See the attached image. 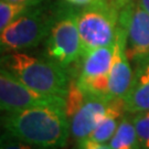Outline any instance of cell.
<instances>
[{"label":"cell","mask_w":149,"mask_h":149,"mask_svg":"<svg viewBox=\"0 0 149 149\" xmlns=\"http://www.w3.org/2000/svg\"><path fill=\"white\" fill-rule=\"evenodd\" d=\"M1 126L17 138L42 149L62 148L71 135V123L65 109L58 106L5 112Z\"/></svg>","instance_id":"obj_1"},{"label":"cell","mask_w":149,"mask_h":149,"mask_svg":"<svg viewBox=\"0 0 149 149\" xmlns=\"http://www.w3.org/2000/svg\"><path fill=\"white\" fill-rule=\"evenodd\" d=\"M111 149H141L133 116L124 115L118 128L109 140Z\"/></svg>","instance_id":"obj_13"},{"label":"cell","mask_w":149,"mask_h":149,"mask_svg":"<svg viewBox=\"0 0 149 149\" xmlns=\"http://www.w3.org/2000/svg\"><path fill=\"white\" fill-rule=\"evenodd\" d=\"M62 1L73 6V7H76V8H83V7L92 5L96 0H62Z\"/></svg>","instance_id":"obj_18"},{"label":"cell","mask_w":149,"mask_h":149,"mask_svg":"<svg viewBox=\"0 0 149 149\" xmlns=\"http://www.w3.org/2000/svg\"><path fill=\"white\" fill-rule=\"evenodd\" d=\"M111 1H112V3L117 8L118 10H122L124 7H126L128 3H130L134 0H111Z\"/></svg>","instance_id":"obj_20"},{"label":"cell","mask_w":149,"mask_h":149,"mask_svg":"<svg viewBox=\"0 0 149 149\" xmlns=\"http://www.w3.org/2000/svg\"><path fill=\"white\" fill-rule=\"evenodd\" d=\"M126 112L125 102L123 98H112L108 105L106 115L91 133L88 137L84 138L94 144H106L111 140L118 128V125ZM80 141V140H79Z\"/></svg>","instance_id":"obj_11"},{"label":"cell","mask_w":149,"mask_h":149,"mask_svg":"<svg viewBox=\"0 0 149 149\" xmlns=\"http://www.w3.org/2000/svg\"><path fill=\"white\" fill-rule=\"evenodd\" d=\"M138 1L139 3L141 5V7L149 13V0H138Z\"/></svg>","instance_id":"obj_21"},{"label":"cell","mask_w":149,"mask_h":149,"mask_svg":"<svg viewBox=\"0 0 149 149\" xmlns=\"http://www.w3.org/2000/svg\"><path fill=\"white\" fill-rule=\"evenodd\" d=\"M112 98L86 93L85 100L71 118V136L76 140L88 137L106 115Z\"/></svg>","instance_id":"obj_8"},{"label":"cell","mask_w":149,"mask_h":149,"mask_svg":"<svg viewBox=\"0 0 149 149\" xmlns=\"http://www.w3.org/2000/svg\"><path fill=\"white\" fill-rule=\"evenodd\" d=\"M54 22L45 39V56L64 69L82 59V43L77 26L79 8L62 0L53 6Z\"/></svg>","instance_id":"obj_3"},{"label":"cell","mask_w":149,"mask_h":149,"mask_svg":"<svg viewBox=\"0 0 149 149\" xmlns=\"http://www.w3.org/2000/svg\"><path fill=\"white\" fill-rule=\"evenodd\" d=\"M6 1H10V2H19V3H24L29 7H36V6L41 5L42 2L47 0H6Z\"/></svg>","instance_id":"obj_19"},{"label":"cell","mask_w":149,"mask_h":149,"mask_svg":"<svg viewBox=\"0 0 149 149\" xmlns=\"http://www.w3.org/2000/svg\"><path fill=\"white\" fill-rule=\"evenodd\" d=\"M133 64V81L124 98L129 114L149 111V54L134 60Z\"/></svg>","instance_id":"obj_10"},{"label":"cell","mask_w":149,"mask_h":149,"mask_svg":"<svg viewBox=\"0 0 149 149\" xmlns=\"http://www.w3.org/2000/svg\"><path fill=\"white\" fill-rule=\"evenodd\" d=\"M118 26L126 34V54L129 61L149 54V13L134 0L119 11Z\"/></svg>","instance_id":"obj_7"},{"label":"cell","mask_w":149,"mask_h":149,"mask_svg":"<svg viewBox=\"0 0 149 149\" xmlns=\"http://www.w3.org/2000/svg\"><path fill=\"white\" fill-rule=\"evenodd\" d=\"M76 149H111V146L105 144H94V143L87 141L85 139H82L80 141H77Z\"/></svg>","instance_id":"obj_17"},{"label":"cell","mask_w":149,"mask_h":149,"mask_svg":"<svg viewBox=\"0 0 149 149\" xmlns=\"http://www.w3.org/2000/svg\"><path fill=\"white\" fill-rule=\"evenodd\" d=\"M1 66L39 93L63 98L68 94L71 83L68 71L48 58H37L18 51L9 52L2 55Z\"/></svg>","instance_id":"obj_2"},{"label":"cell","mask_w":149,"mask_h":149,"mask_svg":"<svg viewBox=\"0 0 149 149\" xmlns=\"http://www.w3.org/2000/svg\"><path fill=\"white\" fill-rule=\"evenodd\" d=\"M115 53V43L92 50L82 56V70L77 80L109 74Z\"/></svg>","instance_id":"obj_12"},{"label":"cell","mask_w":149,"mask_h":149,"mask_svg":"<svg viewBox=\"0 0 149 149\" xmlns=\"http://www.w3.org/2000/svg\"><path fill=\"white\" fill-rule=\"evenodd\" d=\"M0 106L2 112H15L36 106H58L65 109V98L33 91L9 70L1 66Z\"/></svg>","instance_id":"obj_6"},{"label":"cell","mask_w":149,"mask_h":149,"mask_svg":"<svg viewBox=\"0 0 149 149\" xmlns=\"http://www.w3.org/2000/svg\"><path fill=\"white\" fill-rule=\"evenodd\" d=\"M31 7L19 3V2H10L1 0L0 2V30H3L8 27L12 21H15L17 18L23 15Z\"/></svg>","instance_id":"obj_14"},{"label":"cell","mask_w":149,"mask_h":149,"mask_svg":"<svg viewBox=\"0 0 149 149\" xmlns=\"http://www.w3.org/2000/svg\"><path fill=\"white\" fill-rule=\"evenodd\" d=\"M0 149H42L36 147L23 141L21 139L17 138L16 136L11 135L10 133L6 132L1 135V141H0Z\"/></svg>","instance_id":"obj_16"},{"label":"cell","mask_w":149,"mask_h":149,"mask_svg":"<svg viewBox=\"0 0 149 149\" xmlns=\"http://www.w3.org/2000/svg\"><path fill=\"white\" fill-rule=\"evenodd\" d=\"M134 69L126 54V34L118 26L115 41V53L109 71L111 98H125L133 81Z\"/></svg>","instance_id":"obj_9"},{"label":"cell","mask_w":149,"mask_h":149,"mask_svg":"<svg viewBox=\"0 0 149 149\" xmlns=\"http://www.w3.org/2000/svg\"><path fill=\"white\" fill-rule=\"evenodd\" d=\"M54 18L53 7L49 10L42 5L31 7L1 30V52H16L38 47L48 38Z\"/></svg>","instance_id":"obj_5"},{"label":"cell","mask_w":149,"mask_h":149,"mask_svg":"<svg viewBox=\"0 0 149 149\" xmlns=\"http://www.w3.org/2000/svg\"><path fill=\"white\" fill-rule=\"evenodd\" d=\"M119 11L111 0H96L92 5L79 8L77 26L82 56L94 49L115 43Z\"/></svg>","instance_id":"obj_4"},{"label":"cell","mask_w":149,"mask_h":149,"mask_svg":"<svg viewBox=\"0 0 149 149\" xmlns=\"http://www.w3.org/2000/svg\"><path fill=\"white\" fill-rule=\"evenodd\" d=\"M134 125L141 149H149V111L134 114Z\"/></svg>","instance_id":"obj_15"}]
</instances>
